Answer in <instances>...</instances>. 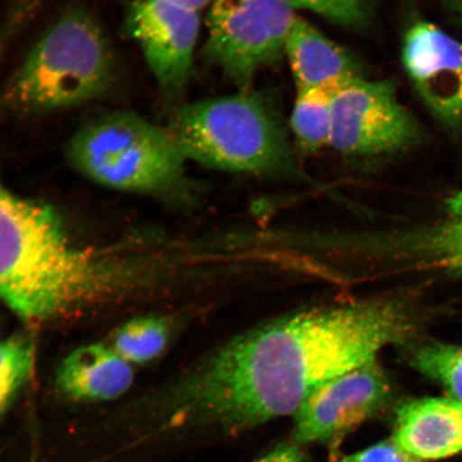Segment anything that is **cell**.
<instances>
[{"label":"cell","instance_id":"6da1fadb","mask_svg":"<svg viewBox=\"0 0 462 462\" xmlns=\"http://www.w3.org/2000/svg\"><path fill=\"white\" fill-rule=\"evenodd\" d=\"M400 300L316 306L250 328L200 357L119 413L131 446L222 441L294 415L311 392L406 342Z\"/></svg>","mask_w":462,"mask_h":462},{"label":"cell","instance_id":"7a4b0ae2","mask_svg":"<svg viewBox=\"0 0 462 462\" xmlns=\"http://www.w3.org/2000/svg\"><path fill=\"white\" fill-rule=\"evenodd\" d=\"M172 259L155 239L78 245L53 208L0 179V301L26 322L67 319L152 291L171 274Z\"/></svg>","mask_w":462,"mask_h":462},{"label":"cell","instance_id":"3957f363","mask_svg":"<svg viewBox=\"0 0 462 462\" xmlns=\"http://www.w3.org/2000/svg\"><path fill=\"white\" fill-rule=\"evenodd\" d=\"M169 130L187 160L211 169L275 176L296 167L284 125L252 92L189 104Z\"/></svg>","mask_w":462,"mask_h":462},{"label":"cell","instance_id":"277c9868","mask_svg":"<svg viewBox=\"0 0 462 462\" xmlns=\"http://www.w3.org/2000/svg\"><path fill=\"white\" fill-rule=\"evenodd\" d=\"M113 79V53L102 28L85 11L72 10L28 51L7 97L22 112H55L97 99Z\"/></svg>","mask_w":462,"mask_h":462},{"label":"cell","instance_id":"5b68a950","mask_svg":"<svg viewBox=\"0 0 462 462\" xmlns=\"http://www.w3.org/2000/svg\"><path fill=\"white\" fill-rule=\"evenodd\" d=\"M67 154L87 179L123 192L180 198L186 183L187 159L170 130L131 112L90 121L70 138Z\"/></svg>","mask_w":462,"mask_h":462},{"label":"cell","instance_id":"8992f818","mask_svg":"<svg viewBox=\"0 0 462 462\" xmlns=\"http://www.w3.org/2000/svg\"><path fill=\"white\" fill-rule=\"evenodd\" d=\"M287 0H213L205 53L235 83L280 60L294 21Z\"/></svg>","mask_w":462,"mask_h":462},{"label":"cell","instance_id":"52a82bcc","mask_svg":"<svg viewBox=\"0 0 462 462\" xmlns=\"http://www.w3.org/2000/svg\"><path fill=\"white\" fill-rule=\"evenodd\" d=\"M423 138L413 115L398 100L392 80H351L335 91L330 146L355 157L396 154Z\"/></svg>","mask_w":462,"mask_h":462},{"label":"cell","instance_id":"ba28073f","mask_svg":"<svg viewBox=\"0 0 462 462\" xmlns=\"http://www.w3.org/2000/svg\"><path fill=\"white\" fill-rule=\"evenodd\" d=\"M391 384L378 359L320 384L293 415L292 442L328 443L383 411Z\"/></svg>","mask_w":462,"mask_h":462},{"label":"cell","instance_id":"9c48e42d","mask_svg":"<svg viewBox=\"0 0 462 462\" xmlns=\"http://www.w3.org/2000/svg\"><path fill=\"white\" fill-rule=\"evenodd\" d=\"M125 27L161 88L180 90L193 70L199 13L162 0H133Z\"/></svg>","mask_w":462,"mask_h":462},{"label":"cell","instance_id":"30bf717a","mask_svg":"<svg viewBox=\"0 0 462 462\" xmlns=\"http://www.w3.org/2000/svg\"><path fill=\"white\" fill-rule=\"evenodd\" d=\"M402 65L420 99L439 123L462 135V42L430 22L408 29Z\"/></svg>","mask_w":462,"mask_h":462},{"label":"cell","instance_id":"8fae6325","mask_svg":"<svg viewBox=\"0 0 462 462\" xmlns=\"http://www.w3.org/2000/svg\"><path fill=\"white\" fill-rule=\"evenodd\" d=\"M392 439L424 462L462 453V402L437 397L402 404Z\"/></svg>","mask_w":462,"mask_h":462},{"label":"cell","instance_id":"7c38bea8","mask_svg":"<svg viewBox=\"0 0 462 462\" xmlns=\"http://www.w3.org/2000/svg\"><path fill=\"white\" fill-rule=\"evenodd\" d=\"M134 373L132 364L112 346H79L66 356L56 373V386L62 395L77 402H102L118 400L128 392Z\"/></svg>","mask_w":462,"mask_h":462},{"label":"cell","instance_id":"4fadbf2b","mask_svg":"<svg viewBox=\"0 0 462 462\" xmlns=\"http://www.w3.org/2000/svg\"><path fill=\"white\" fill-rule=\"evenodd\" d=\"M298 89L343 86L364 78L359 60L301 19L294 21L286 42Z\"/></svg>","mask_w":462,"mask_h":462},{"label":"cell","instance_id":"5bb4252c","mask_svg":"<svg viewBox=\"0 0 462 462\" xmlns=\"http://www.w3.org/2000/svg\"><path fill=\"white\" fill-rule=\"evenodd\" d=\"M402 248L420 264L462 275V192L449 199L442 221L415 231L402 240Z\"/></svg>","mask_w":462,"mask_h":462},{"label":"cell","instance_id":"9a60e30c","mask_svg":"<svg viewBox=\"0 0 462 462\" xmlns=\"http://www.w3.org/2000/svg\"><path fill=\"white\" fill-rule=\"evenodd\" d=\"M338 88L298 89L291 125L298 146L304 152H314L330 144L332 100Z\"/></svg>","mask_w":462,"mask_h":462},{"label":"cell","instance_id":"2e32d148","mask_svg":"<svg viewBox=\"0 0 462 462\" xmlns=\"http://www.w3.org/2000/svg\"><path fill=\"white\" fill-rule=\"evenodd\" d=\"M171 335V322L162 316L134 318L115 333L112 348L130 364H146L163 354Z\"/></svg>","mask_w":462,"mask_h":462},{"label":"cell","instance_id":"e0dca14e","mask_svg":"<svg viewBox=\"0 0 462 462\" xmlns=\"http://www.w3.org/2000/svg\"><path fill=\"white\" fill-rule=\"evenodd\" d=\"M34 344L29 335L0 340V418L8 411L31 379Z\"/></svg>","mask_w":462,"mask_h":462},{"label":"cell","instance_id":"ac0fdd59","mask_svg":"<svg viewBox=\"0 0 462 462\" xmlns=\"http://www.w3.org/2000/svg\"><path fill=\"white\" fill-rule=\"evenodd\" d=\"M411 365L442 385L448 397L462 402V346H420L412 352Z\"/></svg>","mask_w":462,"mask_h":462},{"label":"cell","instance_id":"d6986e66","mask_svg":"<svg viewBox=\"0 0 462 462\" xmlns=\"http://www.w3.org/2000/svg\"><path fill=\"white\" fill-rule=\"evenodd\" d=\"M294 9L301 8L325 17L335 24L359 27L371 17L374 0H287Z\"/></svg>","mask_w":462,"mask_h":462},{"label":"cell","instance_id":"ffe728a7","mask_svg":"<svg viewBox=\"0 0 462 462\" xmlns=\"http://www.w3.org/2000/svg\"><path fill=\"white\" fill-rule=\"evenodd\" d=\"M342 462H424L409 454L398 444L389 439L374 446L363 449L359 453L348 456Z\"/></svg>","mask_w":462,"mask_h":462},{"label":"cell","instance_id":"44dd1931","mask_svg":"<svg viewBox=\"0 0 462 462\" xmlns=\"http://www.w3.org/2000/svg\"><path fill=\"white\" fill-rule=\"evenodd\" d=\"M254 462H311L303 447L291 442L280 444Z\"/></svg>","mask_w":462,"mask_h":462},{"label":"cell","instance_id":"7402d4cb","mask_svg":"<svg viewBox=\"0 0 462 462\" xmlns=\"http://www.w3.org/2000/svg\"><path fill=\"white\" fill-rule=\"evenodd\" d=\"M162 2L180 5V7L199 13V11L202 8H205L206 5L211 2V0H162Z\"/></svg>","mask_w":462,"mask_h":462},{"label":"cell","instance_id":"603a6c76","mask_svg":"<svg viewBox=\"0 0 462 462\" xmlns=\"http://www.w3.org/2000/svg\"><path fill=\"white\" fill-rule=\"evenodd\" d=\"M446 5L454 20L462 27V0H446Z\"/></svg>","mask_w":462,"mask_h":462}]
</instances>
